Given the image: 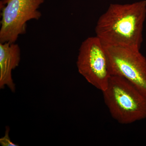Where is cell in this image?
Returning <instances> with one entry per match:
<instances>
[{"label":"cell","instance_id":"cell-1","mask_svg":"<svg viewBox=\"0 0 146 146\" xmlns=\"http://www.w3.org/2000/svg\"><path fill=\"white\" fill-rule=\"evenodd\" d=\"M146 17V1L111 4L100 16L95 29L103 44L140 49Z\"/></svg>","mask_w":146,"mask_h":146},{"label":"cell","instance_id":"cell-2","mask_svg":"<svg viewBox=\"0 0 146 146\" xmlns=\"http://www.w3.org/2000/svg\"><path fill=\"white\" fill-rule=\"evenodd\" d=\"M104 103L113 119L129 124L146 118V96L125 79L111 75L102 91Z\"/></svg>","mask_w":146,"mask_h":146},{"label":"cell","instance_id":"cell-3","mask_svg":"<svg viewBox=\"0 0 146 146\" xmlns=\"http://www.w3.org/2000/svg\"><path fill=\"white\" fill-rule=\"evenodd\" d=\"M45 0H2L1 3L0 43H15L25 34L27 23L38 20L42 14L38 9Z\"/></svg>","mask_w":146,"mask_h":146},{"label":"cell","instance_id":"cell-4","mask_svg":"<svg viewBox=\"0 0 146 146\" xmlns=\"http://www.w3.org/2000/svg\"><path fill=\"white\" fill-rule=\"evenodd\" d=\"M80 74L92 86L102 91L107 87L111 75L104 46L96 36L82 43L76 62Z\"/></svg>","mask_w":146,"mask_h":146},{"label":"cell","instance_id":"cell-5","mask_svg":"<svg viewBox=\"0 0 146 146\" xmlns=\"http://www.w3.org/2000/svg\"><path fill=\"white\" fill-rule=\"evenodd\" d=\"M103 45L111 75L125 79L146 96V58L140 50Z\"/></svg>","mask_w":146,"mask_h":146},{"label":"cell","instance_id":"cell-6","mask_svg":"<svg viewBox=\"0 0 146 146\" xmlns=\"http://www.w3.org/2000/svg\"><path fill=\"white\" fill-rule=\"evenodd\" d=\"M21 60V49L15 43H0V89L7 86L11 91H16L12 78V71L18 67Z\"/></svg>","mask_w":146,"mask_h":146},{"label":"cell","instance_id":"cell-7","mask_svg":"<svg viewBox=\"0 0 146 146\" xmlns=\"http://www.w3.org/2000/svg\"><path fill=\"white\" fill-rule=\"evenodd\" d=\"M10 128L9 127H6L4 136L0 139V144L2 146H18V144L14 143L11 140L9 136Z\"/></svg>","mask_w":146,"mask_h":146}]
</instances>
